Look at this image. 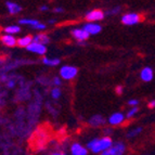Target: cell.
<instances>
[{
    "mask_svg": "<svg viewBox=\"0 0 155 155\" xmlns=\"http://www.w3.org/2000/svg\"><path fill=\"white\" fill-rule=\"evenodd\" d=\"M114 143V140L109 136H100V137H93L86 142V147L89 150V153L93 155H100L106 151Z\"/></svg>",
    "mask_w": 155,
    "mask_h": 155,
    "instance_id": "1",
    "label": "cell"
},
{
    "mask_svg": "<svg viewBox=\"0 0 155 155\" xmlns=\"http://www.w3.org/2000/svg\"><path fill=\"white\" fill-rule=\"evenodd\" d=\"M127 144L124 141H114L112 147H110L106 151L101 153L100 155H126L127 153Z\"/></svg>",
    "mask_w": 155,
    "mask_h": 155,
    "instance_id": "2",
    "label": "cell"
},
{
    "mask_svg": "<svg viewBox=\"0 0 155 155\" xmlns=\"http://www.w3.org/2000/svg\"><path fill=\"white\" fill-rule=\"evenodd\" d=\"M78 68L74 65H63L60 68L59 76L62 80H72L77 76Z\"/></svg>",
    "mask_w": 155,
    "mask_h": 155,
    "instance_id": "3",
    "label": "cell"
},
{
    "mask_svg": "<svg viewBox=\"0 0 155 155\" xmlns=\"http://www.w3.org/2000/svg\"><path fill=\"white\" fill-rule=\"evenodd\" d=\"M18 25L28 26V27H31V28H34L35 31H44L47 28V25L45 23H42V22L38 21V20H35V18H20L18 20Z\"/></svg>",
    "mask_w": 155,
    "mask_h": 155,
    "instance_id": "4",
    "label": "cell"
},
{
    "mask_svg": "<svg viewBox=\"0 0 155 155\" xmlns=\"http://www.w3.org/2000/svg\"><path fill=\"white\" fill-rule=\"evenodd\" d=\"M126 119V115L123 112H114L113 114H111L107 117L106 122H107V125L110 127H117L124 124Z\"/></svg>",
    "mask_w": 155,
    "mask_h": 155,
    "instance_id": "5",
    "label": "cell"
},
{
    "mask_svg": "<svg viewBox=\"0 0 155 155\" xmlns=\"http://www.w3.org/2000/svg\"><path fill=\"white\" fill-rule=\"evenodd\" d=\"M68 154L70 155H89V150L87 149L86 144L75 141L72 142L68 147Z\"/></svg>",
    "mask_w": 155,
    "mask_h": 155,
    "instance_id": "6",
    "label": "cell"
},
{
    "mask_svg": "<svg viewBox=\"0 0 155 155\" xmlns=\"http://www.w3.org/2000/svg\"><path fill=\"white\" fill-rule=\"evenodd\" d=\"M120 22L126 26L137 25V24H139L140 22H141V15L138 14V13H136V12L125 13V14H123L122 15Z\"/></svg>",
    "mask_w": 155,
    "mask_h": 155,
    "instance_id": "7",
    "label": "cell"
},
{
    "mask_svg": "<svg viewBox=\"0 0 155 155\" xmlns=\"http://www.w3.org/2000/svg\"><path fill=\"white\" fill-rule=\"evenodd\" d=\"M105 18V12L100 9H93L85 14V18L87 22H92V23H99Z\"/></svg>",
    "mask_w": 155,
    "mask_h": 155,
    "instance_id": "8",
    "label": "cell"
},
{
    "mask_svg": "<svg viewBox=\"0 0 155 155\" xmlns=\"http://www.w3.org/2000/svg\"><path fill=\"white\" fill-rule=\"evenodd\" d=\"M26 50L34 54H37V55H40V57H45L47 54V46L46 45H42V44H39V42H36V41H33L31 45H29Z\"/></svg>",
    "mask_w": 155,
    "mask_h": 155,
    "instance_id": "9",
    "label": "cell"
},
{
    "mask_svg": "<svg viewBox=\"0 0 155 155\" xmlns=\"http://www.w3.org/2000/svg\"><path fill=\"white\" fill-rule=\"evenodd\" d=\"M71 35H72L73 38L78 42L87 41L89 39V37H90V35H89L83 27H75V28H73L72 31H71Z\"/></svg>",
    "mask_w": 155,
    "mask_h": 155,
    "instance_id": "10",
    "label": "cell"
},
{
    "mask_svg": "<svg viewBox=\"0 0 155 155\" xmlns=\"http://www.w3.org/2000/svg\"><path fill=\"white\" fill-rule=\"evenodd\" d=\"M105 124H107L106 118L101 114H94L88 119V125L92 128H102Z\"/></svg>",
    "mask_w": 155,
    "mask_h": 155,
    "instance_id": "11",
    "label": "cell"
},
{
    "mask_svg": "<svg viewBox=\"0 0 155 155\" xmlns=\"http://www.w3.org/2000/svg\"><path fill=\"white\" fill-rule=\"evenodd\" d=\"M84 29H85L87 33L90 35V36H93V35H98L102 31V26L99 23H92V22H87V23L83 24L81 25Z\"/></svg>",
    "mask_w": 155,
    "mask_h": 155,
    "instance_id": "12",
    "label": "cell"
},
{
    "mask_svg": "<svg viewBox=\"0 0 155 155\" xmlns=\"http://www.w3.org/2000/svg\"><path fill=\"white\" fill-rule=\"evenodd\" d=\"M0 42L8 48H14L15 46H18V39L13 35H9V34H2L0 36Z\"/></svg>",
    "mask_w": 155,
    "mask_h": 155,
    "instance_id": "13",
    "label": "cell"
},
{
    "mask_svg": "<svg viewBox=\"0 0 155 155\" xmlns=\"http://www.w3.org/2000/svg\"><path fill=\"white\" fill-rule=\"evenodd\" d=\"M153 77H154V73H153V70L150 66L143 67L141 72H140V78L144 83H150L151 80L153 79Z\"/></svg>",
    "mask_w": 155,
    "mask_h": 155,
    "instance_id": "14",
    "label": "cell"
},
{
    "mask_svg": "<svg viewBox=\"0 0 155 155\" xmlns=\"http://www.w3.org/2000/svg\"><path fill=\"white\" fill-rule=\"evenodd\" d=\"M5 7H7L9 14H11V15H16V14L22 12V7L18 3L14 2V1H7Z\"/></svg>",
    "mask_w": 155,
    "mask_h": 155,
    "instance_id": "15",
    "label": "cell"
},
{
    "mask_svg": "<svg viewBox=\"0 0 155 155\" xmlns=\"http://www.w3.org/2000/svg\"><path fill=\"white\" fill-rule=\"evenodd\" d=\"M143 131V128L142 127H134V128H131V129H129L128 131L126 132V138L129 140H132L134 139V138H137L138 136H140V134H142Z\"/></svg>",
    "mask_w": 155,
    "mask_h": 155,
    "instance_id": "16",
    "label": "cell"
},
{
    "mask_svg": "<svg viewBox=\"0 0 155 155\" xmlns=\"http://www.w3.org/2000/svg\"><path fill=\"white\" fill-rule=\"evenodd\" d=\"M33 42V36L31 35H26V36H22L18 39V46L20 48H27L29 45Z\"/></svg>",
    "mask_w": 155,
    "mask_h": 155,
    "instance_id": "17",
    "label": "cell"
},
{
    "mask_svg": "<svg viewBox=\"0 0 155 155\" xmlns=\"http://www.w3.org/2000/svg\"><path fill=\"white\" fill-rule=\"evenodd\" d=\"M21 33V26L18 24H12V25L5 26L3 28V34H9V35H16V34Z\"/></svg>",
    "mask_w": 155,
    "mask_h": 155,
    "instance_id": "18",
    "label": "cell"
},
{
    "mask_svg": "<svg viewBox=\"0 0 155 155\" xmlns=\"http://www.w3.org/2000/svg\"><path fill=\"white\" fill-rule=\"evenodd\" d=\"M33 41H36L39 42V44H42V45H48L50 42V37L45 33L41 34H37L35 36H33Z\"/></svg>",
    "mask_w": 155,
    "mask_h": 155,
    "instance_id": "19",
    "label": "cell"
},
{
    "mask_svg": "<svg viewBox=\"0 0 155 155\" xmlns=\"http://www.w3.org/2000/svg\"><path fill=\"white\" fill-rule=\"evenodd\" d=\"M42 63L46 66H51V67H55L58 65H60L61 63V60L59 58H48V57H44L42 58Z\"/></svg>",
    "mask_w": 155,
    "mask_h": 155,
    "instance_id": "20",
    "label": "cell"
},
{
    "mask_svg": "<svg viewBox=\"0 0 155 155\" xmlns=\"http://www.w3.org/2000/svg\"><path fill=\"white\" fill-rule=\"evenodd\" d=\"M50 97H51L53 100H59L61 97H62V90L60 87H53V88L50 90Z\"/></svg>",
    "mask_w": 155,
    "mask_h": 155,
    "instance_id": "21",
    "label": "cell"
},
{
    "mask_svg": "<svg viewBox=\"0 0 155 155\" xmlns=\"http://www.w3.org/2000/svg\"><path fill=\"white\" fill-rule=\"evenodd\" d=\"M138 112H139V107H138V106H132V107H130V109L126 112V114H125V115H126V118L127 119L134 118L138 114Z\"/></svg>",
    "mask_w": 155,
    "mask_h": 155,
    "instance_id": "22",
    "label": "cell"
},
{
    "mask_svg": "<svg viewBox=\"0 0 155 155\" xmlns=\"http://www.w3.org/2000/svg\"><path fill=\"white\" fill-rule=\"evenodd\" d=\"M120 12H122V7L117 5V7H114V8L106 11L105 15L106 14H107V15H117V14H119Z\"/></svg>",
    "mask_w": 155,
    "mask_h": 155,
    "instance_id": "23",
    "label": "cell"
},
{
    "mask_svg": "<svg viewBox=\"0 0 155 155\" xmlns=\"http://www.w3.org/2000/svg\"><path fill=\"white\" fill-rule=\"evenodd\" d=\"M51 83H52V86H54V87H60V86L62 85V78L60 77V76H55V77L52 78Z\"/></svg>",
    "mask_w": 155,
    "mask_h": 155,
    "instance_id": "24",
    "label": "cell"
},
{
    "mask_svg": "<svg viewBox=\"0 0 155 155\" xmlns=\"http://www.w3.org/2000/svg\"><path fill=\"white\" fill-rule=\"evenodd\" d=\"M139 103H140V101L138 100V99H129L128 102H127V104H128L130 107H132V106H138Z\"/></svg>",
    "mask_w": 155,
    "mask_h": 155,
    "instance_id": "25",
    "label": "cell"
},
{
    "mask_svg": "<svg viewBox=\"0 0 155 155\" xmlns=\"http://www.w3.org/2000/svg\"><path fill=\"white\" fill-rule=\"evenodd\" d=\"M104 130V136H109V137H112V134H113V129H112L111 127H109V128H105Z\"/></svg>",
    "mask_w": 155,
    "mask_h": 155,
    "instance_id": "26",
    "label": "cell"
},
{
    "mask_svg": "<svg viewBox=\"0 0 155 155\" xmlns=\"http://www.w3.org/2000/svg\"><path fill=\"white\" fill-rule=\"evenodd\" d=\"M50 155H70V154L64 152V151H53V152L50 153Z\"/></svg>",
    "mask_w": 155,
    "mask_h": 155,
    "instance_id": "27",
    "label": "cell"
},
{
    "mask_svg": "<svg viewBox=\"0 0 155 155\" xmlns=\"http://www.w3.org/2000/svg\"><path fill=\"white\" fill-rule=\"evenodd\" d=\"M115 91H116L117 94H123V92H124V88H123V86H117L116 89H115Z\"/></svg>",
    "mask_w": 155,
    "mask_h": 155,
    "instance_id": "28",
    "label": "cell"
},
{
    "mask_svg": "<svg viewBox=\"0 0 155 155\" xmlns=\"http://www.w3.org/2000/svg\"><path fill=\"white\" fill-rule=\"evenodd\" d=\"M49 7L47 5H40V8H39V10L41 11V12H47V11H49Z\"/></svg>",
    "mask_w": 155,
    "mask_h": 155,
    "instance_id": "29",
    "label": "cell"
},
{
    "mask_svg": "<svg viewBox=\"0 0 155 155\" xmlns=\"http://www.w3.org/2000/svg\"><path fill=\"white\" fill-rule=\"evenodd\" d=\"M53 12L54 13H63L64 12V10H63V8H61V7H55V8L53 9Z\"/></svg>",
    "mask_w": 155,
    "mask_h": 155,
    "instance_id": "30",
    "label": "cell"
},
{
    "mask_svg": "<svg viewBox=\"0 0 155 155\" xmlns=\"http://www.w3.org/2000/svg\"><path fill=\"white\" fill-rule=\"evenodd\" d=\"M149 109H155V100H151L149 103H147Z\"/></svg>",
    "mask_w": 155,
    "mask_h": 155,
    "instance_id": "31",
    "label": "cell"
},
{
    "mask_svg": "<svg viewBox=\"0 0 155 155\" xmlns=\"http://www.w3.org/2000/svg\"><path fill=\"white\" fill-rule=\"evenodd\" d=\"M55 22H57L55 20H49V22H48V23H49V24H54Z\"/></svg>",
    "mask_w": 155,
    "mask_h": 155,
    "instance_id": "32",
    "label": "cell"
},
{
    "mask_svg": "<svg viewBox=\"0 0 155 155\" xmlns=\"http://www.w3.org/2000/svg\"><path fill=\"white\" fill-rule=\"evenodd\" d=\"M144 155H150V154H144Z\"/></svg>",
    "mask_w": 155,
    "mask_h": 155,
    "instance_id": "33",
    "label": "cell"
}]
</instances>
